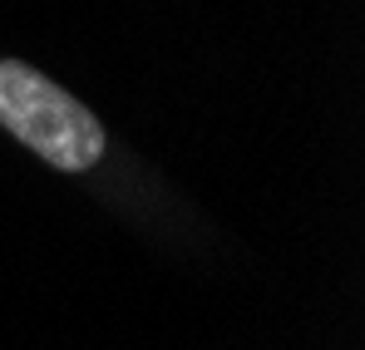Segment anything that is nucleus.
Segmentation results:
<instances>
[{
	"label": "nucleus",
	"instance_id": "f257e3e1",
	"mask_svg": "<svg viewBox=\"0 0 365 350\" xmlns=\"http://www.w3.org/2000/svg\"><path fill=\"white\" fill-rule=\"evenodd\" d=\"M0 123L35 148L45 163L64 173H79L99 163L104 153V128L74 94H64L55 79L20 59H0Z\"/></svg>",
	"mask_w": 365,
	"mask_h": 350
}]
</instances>
